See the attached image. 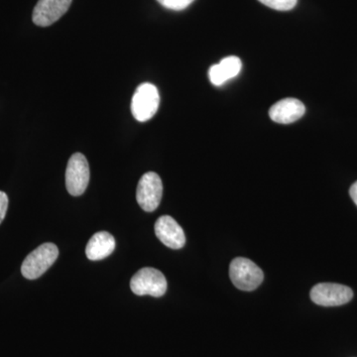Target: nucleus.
Wrapping results in <instances>:
<instances>
[{
	"label": "nucleus",
	"instance_id": "1",
	"mask_svg": "<svg viewBox=\"0 0 357 357\" xmlns=\"http://www.w3.org/2000/svg\"><path fill=\"white\" fill-rule=\"evenodd\" d=\"M58 256L59 249L55 244H42L25 258L21 266V273L26 279L35 280L55 263Z\"/></svg>",
	"mask_w": 357,
	"mask_h": 357
},
{
	"label": "nucleus",
	"instance_id": "2",
	"mask_svg": "<svg viewBox=\"0 0 357 357\" xmlns=\"http://www.w3.org/2000/svg\"><path fill=\"white\" fill-rule=\"evenodd\" d=\"M229 277L237 289L249 292L259 287L264 274L255 262L248 258L237 257L230 263Z\"/></svg>",
	"mask_w": 357,
	"mask_h": 357
},
{
	"label": "nucleus",
	"instance_id": "3",
	"mask_svg": "<svg viewBox=\"0 0 357 357\" xmlns=\"http://www.w3.org/2000/svg\"><path fill=\"white\" fill-rule=\"evenodd\" d=\"M160 96L154 84L144 83L136 89L131 100V112L140 122L150 121L159 109Z\"/></svg>",
	"mask_w": 357,
	"mask_h": 357
},
{
	"label": "nucleus",
	"instance_id": "4",
	"mask_svg": "<svg viewBox=\"0 0 357 357\" xmlns=\"http://www.w3.org/2000/svg\"><path fill=\"white\" fill-rule=\"evenodd\" d=\"M130 288L135 295L159 298L166 293L167 280L159 270L142 268L131 278Z\"/></svg>",
	"mask_w": 357,
	"mask_h": 357
},
{
	"label": "nucleus",
	"instance_id": "5",
	"mask_svg": "<svg viewBox=\"0 0 357 357\" xmlns=\"http://www.w3.org/2000/svg\"><path fill=\"white\" fill-rule=\"evenodd\" d=\"M163 196V184L158 174L148 172L142 176L137 185L136 199L140 208L152 213L158 208Z\"/></svg>",
	"mask_w": 357,
	"mask_h": 357
},
{
	"label": "nucleus",
	"instance_id": "6",
	"mask_svg": "<svg viewBox=\"0 0 357 357\" xmlns=\"http://www.w3.org/2000/svg\"><path fill=\"white\" fill-rule=\"evenodd\" d=\"M89 182L88 160L82 153L70 157L66 170V187L70 195L79 197L83 195Z\"/></svg>",
	"mask_w": 357,
	"mask_h": 357
},
{
	"label": "nucleus",
	"instance_id": "7",
	"mask_svg": "<svg viewBox=\"0 0 357 357\" xmlns=\"http://www.w3.org/2000/svg\"><path fill=\"white\" fill-rule=\"evenodd\" d=\"M352 298H354V292L351 289L340 284H317L311 291V299L319 306H342L347 304Z\"/></svg>",
	"mask_w": 357,
	"mask_h": 357
},
{
	"label": "nucleus",
	"instance_id": "8",
	"mask_svg": "<svg viewBox=\"0 0 357 357\" xmlns=\"http://www.w3.org/2000/svg\"><path fill=\"white\" fill-rule=\"evenodd\" d=\"M73 0H39L33 10L32 20L40 27L57 22L68 10Z\"/></svg>",
	"mask_w": 357,
	"mask_h": 357
},
{
	"label": "nucleus",
	"instance_id": "9",
	"mask_svg": "<svg viewBox=\"0 0 357 357\" xmlns=\"http://www.w3.org/2000/svg\"><path fill=\"white\" fill-rule=\"evenodd\" d=\"M155 234L167 248L181 249L184 248L185 236L184 230L170 215L159 218L155 223Z\"/></svg>",
	"mask_w": 357,
	"mask_h": 357
},
{
	"label": "nucleus",
	"instance_id": "10",
	"mask_svg": "<svg viewBox=\"0 0 357 357\" xmlns=\"http://www.w3.org/2000/svg\"><path fill=\"white\" fill-rule=\"evenodd\" d=\"M306 112L304 103L297 98H284L269 109V116L274 122L290 124L297 121Z\"/></svg>",
	"mask_w": 357,
	"mask_h": 357
},
{
	"label": "nucleus",
	"instance_id": "11",
	"mask_svg": "<svg viewBox=\"0 0 357 357\" xmlns=\"http://www.w3.org/2000/svg\"><path fill=\"white\" fill-rule=\"evenodd\" d=\"M243 63L236 56L222 59L220 64L211 66L208 70L211 83L215 86H222L225 82L234 79L241 73Z\"/></svg>",
	"mask_w": 357,
	"mask_h": 357
},
{
	"label": "nucleus",
	"instance_id": "12",
	"mask_svg": "<svg viewBox=\"0 0 357 357\" xmlns=\"http://www.w3.org/2000/svg\"><path fill=\"white\" fill-rule=\"evenodd\" d=\"M114 249V237L109 232L100 231L89 239L86 244V255L91 261H98L109 257Z\"/></svg>",
	"mask_w": 357,
	"mask_h": 357
},
{
	"label": "nucleus",
	"instance_id": "13",
	"mask_svg": "<svg viewBox=\"0 0 357 357\" xmlns=\"http://www.w3.org/2000/svg\"><path fill=\"white\" fill-rule=\"evenodd\" d=\"M262 4L279 11H288L293 9L298 0H258Z\"/></svg>",
	"mask_w": 357,
	"mask_h": 357
},
{
	"label": "nucleus",
	"instance_id": "14",
	"mask_svg": "<svg viewBox=\"0 0 357 357\" xmlns=\"http://www.w3.org/2000/svg\"><path fill=\"white\" fill-rule=\"evenodd\" d=\"M157 1L167 9L181 11L191 6L195 0H157Z\"/></svg>",
	"mask_w": 357,
	"mask_h": 357
},
{
	"label": "nucleus",
	"instance_id": "15",
	"mask_svg": "<svg viewBox=\"0 0 357 357\" xmlns=\"http://www.w3.org/2000/svg\"><path fill=\"white\" fill-rule=\"evenodd\" d=\"M7 208H8V197L6 192L0 191V225L6 218Z\"/></svg>",
	"mask_w": 357,
	"mask_h": 357
},
{
	"label": "nucleus",
	"instance_id": "16",
	"mask_svg": "<svg viewBox=\"0 0 357 357\" xmlns=\"http://www.w3.org/2000/svg\"><path fill=\"white\" fill-rule=\"evenodd\" d=\"M349 195H351L352 201H354V204L357 206V181L351 185V190H349Z\"/></svg>",
	"mask_w": 357,
	"mask_h": 357
}]
</instances>
